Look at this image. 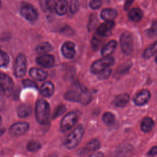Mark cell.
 <instances>
[{
    "label": "cell",
    "mask_w": 157,
    "mask_h": 157,
    "mask_svg": "<svg viewBox=\"0 0 157 157\" xmlns=\"http://www.w3.org/2000/svg\"><path fill=\"white\" fill-rule=\"evenodd\" d=\"M66 100L79 102L86 105L91 101V94L89 90L83 85L75 83L69 88L64 94Z\"/></svg>",
    "instance_id": "1"
},
{
    "label": "cell",
    "mask_w": 157,
    "mask_h": 157,
    "mask_svg": "<svg viewBox=\"0 0 157 157\" xmlns=\"http://www.w3.org/2000/svg\"><path fill=\"white\" fill-rule=\"evenodd\" d=\"M50 112V107L47 101L43 99L37 101L35 108V114L36 120L39 123L44 124L48 122Z\"/></svg>",
    "instance_id": "2"
},
{
    "label": "cell",
    "mask_w": 157,
    "mask_h": 157,
    "mask_svg": "<svg viewBox=\"0 0 157 157\" xmlns=\"http://www.w3.org/2000/svg\"><path fill=\"white\" fill-rule=\"evenodd\" d=\"M85 132L82 124H78L66 138L64 145L67 149H72L76 147L80 142Z\"/></svg>",
    "instance_id": "3"
},
{
    "label": "cell",
    "mask_w": 157,
    "mask_h": 157,
    "mask_svg": "<svg viewBox=\"0 0 157 157\" xmlns=\"http://www.w3.org/2000/svg\"><path fill=\"white\" fill-rule=\"evenodd\" d=\"M78 113L75 111L67 113L62 119L60 123V130L65 132L70 130L75 126L78 120Z\"/></svg>",
    "instance_id": "4"
},
{
    "label": "cell",
    "mask_w": 157,
    "mask_h": 157,
    "mask_svg": "<svg viewBox=\"0 0 157 157\" xmlns=\"http://www.w3.org/2000/svg\"><path fill=\"white\" fill-rule=\"evenodd\" d=\"M114 63L112 57H105L94 61L90 67V71L94 74H99Z\"/></svg>",
    "instance_id": "5"
},
{
    "label": "cell",
    "mask_w": 157,
    "mask_h": 157,
    "mask_svg": "<svg viewBox=\"0 0 157 157\" xmlns=\"http://www.w3.org/2000/svg\"><path fill=\"white\" fill-rule=\"evenodd\" d=\"M122 52L126 55H130L133 50V39L129 32L122 33L120 39Z\"/></svg>",
    "instance_id": "6"
},
{
    "label": "cell",
    "mask_w": 157,
    "mask_h": 157,
    "mask_svg": "<svg viewBox=\"0 0 157 157\" xmlns=\"http://www.w3.org/2000/svg\"><path fill=\"white\" fill-rule=\"evenodd\" d=\"M14 84L11 77L0 71V90L6 95L10 94L13 91Z\"/></svg>",
    "instance_id": "7"
},
{
    "label": "cell",
    "mask_w": 157,
    "mask_h": 157,
    "mask_svg": "<svg viewBox=\"0 0 157 157\" xmlns=\"http://www.w3.org/2000/svg\"><path fill=\"white\" fill-rule=\"evenodd\" d=\"M26 72V58L23 53H19L15 59L14 74L17 77H23Z\"/></svg>",
    "instance_id": "8"
},
{
    "label": "cell",
    "mask_w": 157,
    "mask_h": 157,
    "mask_svg": "<svg viewBox=\"0 0 157 157\" xmlns=\"http://www.w3.org/2000/svg\"><path fill=\"white\" fill-rule=\"evenodd\" d=\"M21 15L28 21H34L38 18V13L36 9L30 4H23L20 9Z\"/></svg>",
    "instance_id": "9"
},
{
    "label": "cell",
    "mask_w": 157,
    "mask_h": 157,
    "mask_svg": "<svg viewBox=\"0 0 157 157\" xmlns=\"http://www.w3.org/2000/svg\"><path fill=\"white\" fill-rule=\"evenodd\" d=\"M29 128V125L27 122H17L10 127L9 132L12 136H21L26 133Z\"/></svg>",
    "instance_id": "10"
},
{
    "label": "cell",
    "mask_w": 157,
    "mask_h": 157,
    "mask_svg": "<svg viewBox=\"0 0 157 157\" xmlns=\"http://www.w3.org/2000/svg\"><path fill=\"white\" fill-rule=\"evenodd\" d=\"M36 62L38 65L45 68H50L54 66L55 58L54 56L49 54H43L38 56L36 59Z\"/></svg>",
    "instance_id": "11"
},
{
    "label": "cell",
    "mask_w": 157,
    "mask_h": 157,
    "mask_svg": "<svg viewBox=\"0 0 157 157\" xmlns=\"http://www.w3.org/2000/svg\"><path fill=\"white\" fill-rule=\"evenodd\" d=\"M150 98V93L148 90L143 89L139 91L134 96L133 101L137 105H142L145 104L149 101Z\"/></svg>",
    "instance_id": "12"
},
{
    "label": "cell",
    "mask_w": 157,
    "mask_h": 157,
    "mask_svg": "<svg viewBox=\"0 0 157 157\" xmlns=\"http://www.w3.org/2000/svg\"><path fill=\"white\" fill-rule=\"evenodd\" d=\"M61 52L63 55L68 59L74 58L75 55L74 44L70 41L64 42L61 47Z\"/></svg>",
    "instance_id": "13"
},
{
    "label": "cell",
    "mask_w": 157,
    "mask_h": 157,
    "mask_svg": "<svg viewBox=\"0 0 157 157\" xmlns=\"http://www.w3.org/2000/svg\"><path fill=\"white\" fill-rule=\"evenodd\" d=\"M114 25L115 23L113 20L105 21L99 25L97 29V34L101 36H107L113 28Z\"/></svg>",
    "instance_id": "14"
},
{
    "label": "cell",
    "mask_w": 157,
    "mask_h": 157,
    "mask_svg": "<svg viewBox=\"0 0 157 157\" xmlns=\"http://www.w3.org/2000/svg\"><path fill=\"white\" fill-rule=\"evenodd\" d=\"M40 94L44 97H50L54 92L53 83L50 81L44 82L39 89Z\"/></svg>",
    "instance_id": "15"
},
{
    "label": "cell",
    "mask_w": 157,
    "mask_h": 157,
    "mask_svg": "<svg viewBox=\"0 0 157 157\" xmlns=\"http://www.w3.org/2000/svg\"><path fill=\"white\" fill-rule=\"evenodd\" d=\"M29 75L33 78L40 81L44 80L48 75L47 72L36 67H32L29 70Z\"/></svg>",
    "instance_id": "16"
},
{
    "label": "cell",
    "mask_w": 157,
    "mask_h": 157,
    "mask_svg": "<svg viewBox=\"0 0 157 157\" xmlns=\"http://www.w3.org/2000/svg\"><path fill=\"white\" fill-rule=\"evenodd\" d=\"M117 43L115 40L109 41L105 45L101 50V54L104 57H109V56L115 51Z\"/></svg>",
    "instance_id": "17"
},
{
    "label": "cell",
    "mask_w": 157,
    "mask_h": 157,
    "mask_svg": "<svg viewBox=\"0 0 157 157\" xmlns=\"http://www.w3.org/2000/svg\"><path fill=\"white\" fill-rule=\"evenodd\" d=\"M129 100V96L127 93H123L117 95L113 101V104L118 107H123L126 106Z\"/></svg>",
    "instance_id": "18"
},
{
    "label": "cell",
    "mask_w": 157,
    "mask_h": 157,
    "mask_svg": "<svg viewBox=\"0 0 157 157\" xmlns=\"http://www.w3.org/2000/svg\"><path fill=\"white\" fill-rule=\"evenodd\" d=\"M117 16V12L114 9L106 8L102 10L101 17L105 21H112Z\"/></svg>",
    "instance_id": "19"
},
{
    "label": "cell",
    "mask_w": 157,
    "mask_h": 157,
    "mask_svg": "<svg viewBox=\"0 0 157 157\" xmlns=\"http://www.w3.org/2000/svg\"><path fill=\"white\" fill-rule=\"evenodd\" d=\"M32 112L31 105L28 104H21L17 108V115L20 118L28 117Z\"/></svg>",
    "instance_id": "20"
},
{
    "label": "cell",
    "mask_w": 157,
    "mask_h": 157,
    "mask_svg": "<svg viewBox=\"0 0 157 157\" xmlns=\"http://www.w3.org/2000/svg\"><path fill=\"white\" fill-rule=\"evenodd\" d=\"M128 17L131 21L137 22L142 19L143 17V12L139 8H132L128 12Z\"/></svg>",
    "instance_id": "21"
},
{
    "label": "cell",
    "mask_w": 157,
    "mask_h": 157,
    "mask_svg": "<svg viewBox=\"0 0 157 157\" xmlns=\"http://www.w3.org/2000/svg\"><path fill=\"white\" fill-rule=\"evenodd\" d=\"M67 8L68 5L67 1L64 0H60L56 1L55 7V10L58 15H63L66 13Z\"/></svg>",
    "instance_id": "22"
},
{
    "label": "cell",
    "mask_w": 157,
    "mask_h": 157,
    "mask_svg": "<svg viewBox=\"0 0 157 157\" xmlns=\"http://www.w3.org/2000/svg\"><path fill=\"white\" fill-rule=\"evenodd\" d=\"M154 126L155 123L153 120L151 118L146 117L142 120L140 125V128L142 131L145 132H148L151 131Z\"/></svg>",
    "instance_id": "23"
},
{
    "label": "cell",
    "mask_w": 157,
    "mask_h": 157,
    "mask_svg": "<svg viewBox=\"0 0 157 157\" xmlns=\"http://www.w3.org/2000/svg\"><path fill=\"white\" fill-rule=\"evenodd\" d=\"M157 52V40L151 44L144 52L143 56L145 59L151 58Z\"/></svg>",
    "instance_id": "24"
},
{
    "label": "cell",
    "mask_w": 157,
    "mask_h": 157,
    "mask_svg": "<svg viewBox=\"0 0 157 157\" xmlns=\"http://www.w3.org/2000/svg\"><path fill=\"white\" fill-rule=\"evenodd\" d=\"M53 49V47L48 42H42L38 44L36 48V50L39 53L44 54L51 51Z\"/></svg>",
    "instance_id": "25"
},
{
    "label": "cell",
    "mask_w": 157,
    "mask_h": 157,
    "mask_svg": "<svg viewBox=\"0 0 157 157\" xmlns=\"http://www.w3.org/2000/svg\"><path fill=\"white\" fill-rule=\"evenodd\" d=\"M102 121L105 124L108 126H111L115 123V117L112 113L105 112L102 116Z\"/></svg>",
    "instance_id": "26"
},
{
    "label": "cell",
    "mask_w": 157,
    "mask_h": 157,
    "mask_svg": "<svg viewBox=\"0 0 157 157\" xmlns=\"http://www.w3.org/2000/svg\"><path fill=\"white\" fill-rule=\"evenodd\" d=\"M41 148L40 144L36 140H31L27 145V149L29 151H36Z\"/></svg>",
    "instance_id": "27"
},
{
    "label": "cell",
    "mask_w": 157,
    "mask_h": 157,
    "mask_svg": "<svg viewBox=\"0 0 157 157\" xmlns=\"http://www.w3.org/2000/svg\"><path fill=\"white\" fill-rule=\"evenodd\" d=\"M100 142L96 139L90 140L86 145V149L88 151H94L100 147Z\"/></svg>",
    "instance_id": "28"
},
{
    "label": "cell",
    "mask_w": 157,
    "mask_h": 157,
    "mask_svg": "<svg viewBox=\"0 0 157 157\" xmlns=\"http://www.w3.org/2000/svg\"><path fill=\"white\" fill-rule=\"evenodd\" d=\"M10 61L9 56L5 52L0 50V67L6 66Z\"/></svg>",
    "instance_id": "29"
},
{
    "label": "cell",
    "mask_w": 157,
    "mask_h": 157,
    "mask_svg": "<svg viewBox=\"0 0 157 157\" xmlns=\"http://www.w3.org/2000/svg\"><path fill=\"white\" fill-rule=\"evenodd\" d=\"M147 34L149 37H153L157 36V21L153 22L151 27L147 30Z\"/></svg>",
    "instance_id": "30"
},
{
    "label": "cell",
    "mask_w": 157,
    "mask_h": 157,
    "mask_svg": "<svg viewBox=\"0 0 157 157\" xmlns=\"http://www.w3.org/2000/svg\"><path fill=\"white\" fill-rule=\"evenodd\" d=\"M110 74H111V69L108 67V68L105 69V70H104L103 71L99 73L98 78L99 79H101V80L106 79L109 77Z\"/></svg>",
    "instance_id": "31"
},
{
    "label": "cell",
    "mask_w": 157,
    "mask_h": 157,
    "mask_svg": "<svg viewBox=\"0 0 157 157\" xmlns=\"http://www.w3.org/2000/svg\"><path fill=\"white\" fill-rule=\"evenodd\" d=\"M65 110H66L65 106L64 105H60L59 107H57L56 110L54 112V113L53 115V118H55L60 116L61 114H63L65 112Z\"/></svg>",
    "instance_id": "32"
},
{
    "label": "cell",
    "mask_w": 157,
    "mask_h": 157,
    "mask_svg": "<svg viewBox=\"0 0 157 157\" xmlns=\"http://www.w3.org/2000/svg\"><path fill=\"white\" fill-rule=\"evenodd\" d=\"M79 8V3L77 1H72L70 5V12L72 13H76Z\"/></svg>",
    "instance_id": "33"
},
{
    "label": "cell",
    "mask_w": 157,
    "mask_h": 157,
    "mask_svg": "<svg viewBox=\"0 0 157 157\" xmlns=\"http://www.w3.org/2000/svg\"><path fill=\"white\" fill-rule=\"evenodd\" d=\"M23 85L26 87H32V88H37V84L33 80L30 79H25L23 80Z\"/></svg>",
    "instance_id": "34"
},
{
    "label": "cell",
    "mask_w": 157,
    "mask_h": 157,
    "mask_svg": "<svg viewBox=\"0 0 157 157\" xmlns=\"http://www.w3.org/2000/svg\"><path fill=\"white\" fill-rule=\"evenodd\" d=\"M102 4L101 1H91L90 2V6L93 9H96L99 8Z\"/></svg>",
    "instance_id": "35"
},
{
    "label": "cell",
    "mask_w": 157,
    "mask_h": 157,
    "mask_svg": "<svg viewBox=\"0 0 157 157\" xmlns=\"http://www.w3.org/2000/svg\"><path fill=\"white\" fill-rule=\"evenodd\" d=\"M56 2V1H52V0L47 1H45V6H46L47 9L48 10H53V9H55Z\"/></svg>",
    "instance_id": "36"
},
{
    "label": "cell",
    "mask_w": 157,
    "mask_h": 157,
    "mask_svg": "<svg viewBox=\"0 0 157 157\" xmlns=\"http://www.w3.org/2000/svg\"><path fill=\"white\" fill-rule=\"evenodd\" d=\"M98 22V19L96 18V16L95 15H91V19L89 23V28L92 29L93 28L95 27L96 25V23Z\"/></svg>",
    "instance_id": "37"
},
{
    "label": "cell",
    "mask_w": 157,
    "mask_h": 157,
    "mask_svg": "<svg viewBox=\"0 0 157 157\" xmlns=\"http://www.w3.org/2000/svg\"><path fill=\"white\" fill-rule=\"evenodd\" d=\"M148 155L151 156H153L157 155V146L153 147L148 151Z\"/></svg>",
    "instance_id": "38"
},
{
    "label": "cell",
    "mask_w": 157,
    "mask_h": 157,
    "mask_svg": "<svg viewBox=\"0 0 157 157\" xmlns=\"http://www.w3.org/2000/svg\"><path fill=\"white\" fill-rule=\"evenodd\" d=\"M90 157H104V154L102 152L98 151L93 153Z\"/></svg>",
    "instance_id": "39"
},
{
    "label": "cell",
    "mask_w": 157,
    "mask_h": 157,
    "mask_svg": "<svg viewBox=\"0 0 157 157\" xmlns=\"http://www.w3.org/2000/svg\"><path fill=\"white\" fill-rule=\"evenodd\" d=\"M133 2V1H126L125 4H124V10H127L129 9L131 4Z\"/></svg>",
    "instance_id": "40"
},
{
    "label": "cell",
    "mask_w": 157,
    "mask_h": 157,
    "mask_svg": "<svg viewBox=\"0 0 157 157\" xmlns=\"http://www.w3.org/2000/svg\"><path fill=\"white\" fill-rule=\"evenodd\" d=\"M4 105V100L2 98V96L0 94V109H1Z\"/></svg>",
    "instance_id": "41"
},
{
    "label": "cell",
    "mask_w": 157,
    "mask_h": 157,
    "mask_svg": "<svg viewBox=\"0 0 157 157\" xmlns=\"http://www.w3.org/2000/svg\"><path fill=\"white\" fill-rule=\"evenodd\" d=\"M1 123H2V118H1V115H0V126H1Z\"/></svg>",
    "instance_id": "42"
},
{
    "label": "cell",
    "mask_w": 157,
    "mask_h": 157,
    "mask_svg": "<svg viewBox=\"0 0 157 157\" xmlns=\"http://www.w3.org/2000/svg\"><path fill=\"white\" fill-rule=\"evenodd\" d=\"M155 61L157 63V54L156 55V56H155Z\"/></svg>",
    "instance_id": "43"
},
{
    "label": "cell",
    "mask_w": 157,
    "mask_h": 157,
    "mask_svg": "<svg viewBox=\"0 0 157 157\" xmlns=\"http://www.w3.org/2000/svg\"><path fill=\"white\" fill-rule=\"evenodd\" d=\"M1 2L0 1V6H1Z\"/></svg>",
    "instance_id": "44"
}]
</instances>
